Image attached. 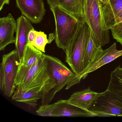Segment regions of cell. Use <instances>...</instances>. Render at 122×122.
<instances>
[{"label": "cell", "instance_id": "1", "mask_svg": "<svg viewBox=\"0 0 122 122\" xmlns=\"http://www.w3.org/2000/svg\"><path fill=\"white\" fill-rule=\"evenodd\" d=\"M55 22V41L57 46L66 51L70 47L81 22L59 6L50 7Z\"/></svg>", "mask_w": 122, "mask_h": 122}, {"label": "cell", "instance_id": "2", "mask_svg": "<svg viewBox=\"0 0 122 122\" xmlns=\"http://www.w3.org/2000/svg\"><path fill=\"white\" fill-rule=\"evenodd\" d=\"M56 85L52 78L45 54L43 53L42 57L27 73L16 88L24 90L36 87H43L45 95L42 100V103Z\"/></svg>", "mask_w": 122, "mask_h": 122}, {"label": "cell", "instance_id": "3", "mask_svg": "<svg viewBox=\"0 0 122 122\" xmlns=\"http://www.w3.org/2000/svg\"><path fill=\"white\" fill-rule=\"evenodd\" d=\"M90 31L87 23L81 22L72 42L65 51L66 61L77 77L84 71V58Z\"/></svg>", "mask_w": 122, "mask_h": 122}, {"label": "cell", "instance_id": "4", "mask_svg": "<svg viewBox=\"0 0 122 122\" xmlns=\"http://www.w3.org/2000/svg\"><path fill=\"white\" fill-rule=\"evenodd\" d=\"M85 21L91 29L98 46L102 47L110 42L109 29L99 0H86Z\"/></svg>", "mask_w": 122, "mask_h": 122}, {"label": "cell", "instance_id": "5", "mask_svg": "<svg viewBox=\"0 0 122 122\" xmlns=\"http://www.w3.org/2000/svg\"><path fill=\"white\" fill-rule=\"evenodd\" d=\"M45 56L52 78L55 81L56 85L46 99L42 103V105L48 104L56 94L66 86V89L68 90L80 82L77 75L69 69L60 60L51 56L46 54Z\"/></svg>", "mask_w": 122, "mask_h": 122}, {"label": "cell", "instance_id": "6", "mask_svg": "<svg viewBox=\"0 0 122 122\" xmlns=\"http://www.w3.org/2000/svg\"><path fill=\"white\" fill-rule=\"evenodd\" d=\"M19 65L15 49L3 56L0 66V89L7 97L12 96L16 89L15 79Z\"/></svg>", "mask_w": 122, "mask_h": 122}, {"label": "cell", "instance_id": "7", "mask_svg": "<svg viewBox=\"0 0 122 122\" xmlns=\"http://www.w3.org/2000/svg\"><path fill=\"white\" fill-rule=\"evenodd\" d=\"M38 115L44 117H91L96 116L89 111L71 104L68 100H61L53 104L42 105L36 111Z\"/></svg>", "mask_w": 122, "mask_h": 122}, {"label": "cell", "instance_id": "8", "mask_svg": "<svg viewBox=\"0 0 122 122\" xmlns=\"http://www.w3.org/2000/svg\"><path fill=\"white\" fill-rule=\"evenodd\" d=\"M88 110L96 116H122V100L106 90L101 93Z\"/></svg>", "mask_w": 122, "mask_h": 122}, {"label": "cell", "instance_id": "9", "mask_svg": "<svg viewBox=\"0 0 122 122\" xmlns=\"http://www.w3.org/2000/svg\"><path fill=\"white\" fill-rule=\"evenodd\" d=\"M17 7L21 13L31 22L38 24L46 14L43 0H16Z\"/></svg>", "mask_w": 122, "mask_h": 122}, {"label": "cell", "instance_id": "10", "mask_svg": "<svg viewBox=\"0 0 122 122\" xmlns=\"http://www.w3.org/2000/svg\"><path fill=\"white\" fill-rule=\"evenodd\" d=\"M121 56L122 50H118L116 43H114L106 50H103L98 57L91 62L78 76V78L81 81L82 79L85 78L89 73L111 62Z\"/></svg>", "mask_w": 122, "mask_h": 122}, {"label": "cell", "instance_id": "11", "mask_svg": "<svg viewBox=\"0 0 122 122\" xmlns=\"http://www.w3.org/2000/svg\"><path fill=\"white\" fill-rule=\"evenodd\" d=\"M43 53L30 43L26 45L21 62L20 63L15 85L17 86L27 73L42 57Z\"/></svg>", "mask_w": 122, "mask_h": 122}, {"label": "cell", "instance_id": "12", "mask_svg": "<svg viewBox=\"0 0 122 122\" xmlns=\"http://www.w3.org/2000/svg\"><path fill=\"white\" fill-rule=\"evenodd\" d=\"M31 23L23 15H21L17 20L15 44L20 63L22 61L25 48L28 43V33L30 30L35 29Z\"/></svg>", "mask_w": 122, "mask_h": 122}, {"label": "cell", "instance_id": "13", "mask_svg": "<svg viewBox=\"0 0 122 122\" xmlns=\"http://www.w3.org/2000/svg\"><path fill=\"white\" fill-rule=\"evenodd\" d=\"M17 29V22L10 13L0 18V51H3L10 44L15 43L14 33Z\"/></svg>", "mask_w": 122, "mask_h": 122}, {"label": "cell", "instance_id": "14", "mask_svg": "<svg viewBox=\"0 0 122 122\" xmlns=\"http://www.w3.org/2000/svg\"><path fill=\"white\" fill-rule=\"evenodd\" d=\"M45 95V91L43 87H36L24 90L16 88L12 96V100L35 107L37 106V102L40 99L42 100Z\"/></svg>", "mask_w": 122, "mask_h": 122}, {"label": "cell", "instance_id": "15", "mask_svg": "<svg viewBox=\"0 0 122 122\" xmlns=\"http://www.w3.org/2000/svg\"><path fill=\"white\" fill-rule=\"evenodd\" d=\"M101 93L93 91L89 87L74 93L68 100L71 104L83 110L89 111L93 102Z\"/></svg>", "mask_w": 122, "mask_h": 122}, {"label": "cell", "instance_id": "16", "mask_svg": "<svg viewBox=\"0 0 122 122\" xmlns=\"http://www.w3.org/2000/svg\"><path fill=\"white\" fill-rule=\"evenodd\" d=\"M101 5L105 20L110 30L116 22L122 20V0H109L108 3Z\"/></svg>", "mask_w": 122, "mask_h": 122}, {"label": "cell", "instance_id": "17", "mask_svg": "<svg viewBox=\"0 0 122 122\" xmlns=\"http://www.w3.org/2000/svg\"><path fill=\"white\" fill-rule=\"evenodd\" d=\"M86 0H61L58 6L80 22L85 21Z\"/></svg>", "mask_w": 122, "mask_h": 122}, {"label": "cell", "instance_id": "18", "mask_svg": "<svg viewBox=\"0 0 122 122\" xmlns=\"http://www.w3.org/2000/svg\"><path fill=\"white\" fill-rule=\"evenodd\" d=\"M102 47L101 46L97 45L92 32L90 28L89 38L86 46L84 58V70L91 62L98 57L103 51Z\"/></svg>", "mask_w": 122, "mask_h": 122}, {"label": "cell", "instance_id": "19", "mask_svg": "<svg viewBox=\"0 0 122 122\" xmlns=\"http://www.w3.org/2000/svg\"><path fill=\"white\" fill-rule=\"evenodd\" d=\"M107 90L122 100V67L121 65L111 72Z\"/></svg>", "mask_w": 122, "mask_h": 122}, {"label": "cell", "instance_id": "20", "mask_svg": "<svg viewBox=\"0 0 122 122\" xmlns=\"http://www.w3.org/2000/svg\"><path fill=\"white\" fill-rule=\"evenodd\" d=\"M49 43L47 35L44 32L37 31L36 38L31 45L43 53H45L46 46Z\"/></svg>", "mask_w": 122, "mask_h": 122}, {"label": "cell", "instance_id": "21", "mask_svg": "<svg viewBox=\"0 0 122 122\" xmlns=\"http://www.w3.org/2000/svg\"><path fill=\"white\" fill-rule=\"evenodd\" d=\"M110 30L113 38L122 45V20L116 22Z\"/></svg>", "mask_w": 122, "mask_h": 122}, {"label": "cell", "instance_id": "22", "mask_svg": "<svg viewBox=\"0 0 122 122\" xmlns=\"http://www.w3.org/2000/svg\"><path fill=\"white\" fill-rule=\"evenodd\" d=\"M37 32L35 29L31 30L29 32L28 36V43L32 44L35 39L37 35Z\"/></svg>", "mask_w": 122, "mask_h": 122}, {"label": "cell", "instance_id": "23", "mask_svg": "<svg viewBox=\"0 0 122 122\" xmlns=\"http://www.w3.org/2000/svg\"><path fill=\"white\" fill-rule=\"evenodd\" d=\"M61 0H47L50 8L58 6Z\"/></svg>", "mask_w": 122, "mask_h": 122}, {"label": "cell", "instance_id": "24", "mask_svg": "<svg viewBox=\"0 0 122 122\" xmlns=\"http://www.w3.org/2000/svg\"><path fill=\"white\" fill-rule=\"evenodd\" d=\"M10 0H0V11L3 9L5 5L10 4Z\"/></svg>", "mask_w": 122, "mask_h": 122}, {"label": "cell", "instance_id": "25", "mask_svg": "<svg viewBox=\"0 0 122 122\" xmlns=\"http://www.w3.org/2000/svg\"><path fill=\"white\" fill-rule=\"evenodd\" d=\"M101 5H104V4H107L109 2V0H99Z\"/></svg>", "mask_w": 122, "mask_h": 122}]
</instances>
